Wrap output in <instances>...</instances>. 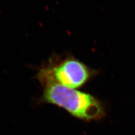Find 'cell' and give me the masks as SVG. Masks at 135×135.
<instances>
[{
    "label": "cell",
    "instance_id": "1",
    "mask_svg": "<svg viewBox=\"0 0 135 135\" xmlns=\"http://www.w3.org/2000/svg\"><path fill=\"white\" fill-rule=\"evenodd\" d=\"M42 86L44 90L40 103L56 105L83 120L99 119L104 115L102 103L89 94L56 83H47Z\"/></svg>",
    "mask_w": 135,
    "mask_h": 135
},
{
    "label": "cell",
    "instance_id": "2",
    "mask_svg": "<svg viewBox=\"0 0 135 135\" xmlns=\"http://www.w3.org/2000/svg\"><path fill=\"white\" fill-rule=\"evenodd\" d=\"M97 74L98 71L71 55L62 56L54 54L38 69L36 78L41 86L56 83L75 89L84 86Z\"/></svg>",
    "mask_w": 135,
    "mask_h": 135
}]
</instances>
